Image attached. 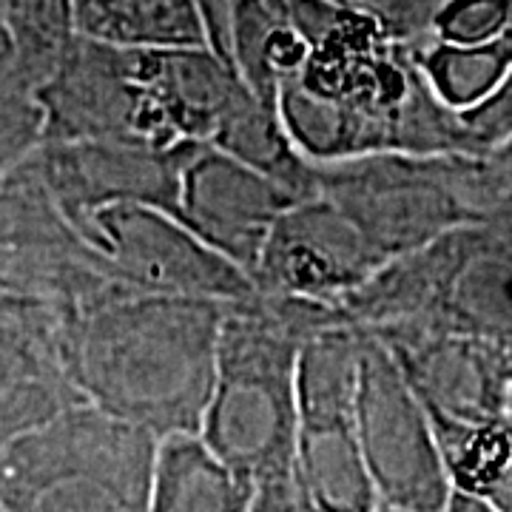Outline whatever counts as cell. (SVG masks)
I'll use <instances>...</instances> for the list:
<instances>
[{"mask_svg": "<svg viewBox=\"0 0 512 512\" xmlns=\"http://www.w3.org/2000/svg\"><path fill=\"white\" fill-rule=\"evenodd\" d=\"M228 60L305 163L490 157L430 92L413 43L333 0H228Z\"/></svg>", "mask_w": 512, "mask_h": 512, "instance_id": "obj_1", "label": "cell"}, {"mask_svg": "<svg viewBox=\"0 0 512 512\" xmlns=\"http://www.w3.org/2000/svg\"><path fill=\"white\" fill-rule=\"evenodd\" d=\"M228 302L128 291L83 316L72 376L83 396L157 439L200 433Z\"/></svg>", "mask_w": 512, "mask_h": 512, "instance_id": "obj_2", "label": "cell"}, {"mask_svg": "<svg viewBox=\"0 0 512 512\" xmlns=\"http://www.w3.org/2000/svg\"><path fill=\"white\" fill-rule=\"evenodd\" d=\"M256 291L228 302L222 316L217 370L200 436L256 487L296 481L299 348L313 328L339 319V313L302 319L311 302Z\"/></svg>", "mask_w": 512, "mask_h": 512, "instance_id": "obj_3", "label": "cell"}, {"mask_svg": "<svg viewBox=\"0 0 512 512\" xmlns=\"http://www.w3.org/2000/svg\"><path fill=\"white\" fill-rule=\"evenodd\" d=\"M393 336H461L512 350V220L478 222L393 259L339 308Z\"/></svg>", "mask_w": 512, "mask_h": 512, "instance_id": "obj_4", "label": "cell"}, {"mask_svg": "<svg viewBox=\"0 0 512 512\" xmlns=\"http://www.w3.org/2000/svg\"><path fill=\"white\" fill-rule=\"evenodd\" d=\"M160 439L89 399L0 450L6 512H148Z\"/></svg>", "mask_w": 512, "mask_h": 512, "instance_id": "obj_5", "label": "cell"}, {"mask_svg": "<svg viewBox=\"0 0 512 512\" xmlns=\"http://www.w3.org/2000/svg\"><path fill=\"white\" fill-rule=\"evenodd\" d=\"M359 376L362 328L336 319L305 336L296 367V481L313 512L382 507L356 427Z\"/></svg>", "mask_w": 512, "mask_h": 512, "instance_id": "obj_6", "label": "cell"}, {"mask_svg": "<svg viewBox=\"0 0 512 512\" xmlns=\"http://www.w3.org/2000/svg\"><path fill=\"white\" fill-rule=\"evenodd\" d=\"M356 427L384 507L404 512L447 510L453 481L433 419L396 353L365 328Z\"/></svg>", "mask_w": 512, "mask_h": 512, "instance_id": "obj_7", "label": "cell"}, {"mask_svg": "<svg viewBox=\"0 0 512 512\" xmlns=\"http://www.w3.org/2000/svg\"><path fill=\"white\" fill-rule=\"evenodd\" d=\"M77 234L131 291L217 302H239L256 293L254 279L237 262L157 205L114 202L97 208Z\"/></svg>", "mask_w": 512, "mask_h": 512, "instance_id": "obj_8", "label": "cell"}, {"mask_svg": "<svg viewBox=\"0 0 512 512\" xmlns=\"http://www.w3.org/2000/svg\"><path fill=\"white\" fill-rule=\"evenodd\" d=\"M393 259L342 205L313 194L274 222L254 268L259 293L339 311Z\"/></svg>", "mask_w": 512, "mask_h": 512, "instance_id": "obj_9", "label": "cell"}, {"mask_svg": "<svg viewBox=\"0 0 512 512\" xmlns=\"http://www.w3.org/2000/svg\"><path fill=\"white\" fill-rule=\"evenodd\" d=\"M305 200L291 185L217 146L191 143L180 168L177 217L254 279L274 222Z\"/></svg>", "mask_w": 512, "mask_h": 512, "instance_id": "obj_10", "label": "cell"}, {"mask_svg": "<svg viewBox=\"0 0 512 512\" xmlns=\"http://www.w3.org/2000/svg\"><path fill=\"white\" fill-rule=\"evenodd\" d=\"M256 490L200 433H177L157 444L148 512H248Z\"/></svg>", "mask_w": 512, "mask_h": 512, "instance_id": "obj_11", "label": "cell"}, {"mask_svg": "<svg viewBox=\"0 0 512 512\" xmlns=\"http://www.w3.org/2000/svg\"><path fill=\"white\" fill-rule=\"evenodd\" d=\"M69 23L86 40L126 49L211 46L200 0H66Z\"/></svg>", "mask_w": 512, "mask_h": 512, "instance_id": "obj_12", "label": "cell"}, {"mask_svg": "<svg viewBox=\"0 0 512 512\" xmlns=\"http://www.w3.org/2000/svg\"><path fill=\"white\" fill-rule=\"evenodd\" d=\"M413 55L421 77L441 106L464 117L481 109L512 74V26L504 35L487 43H441L421 40L413 43Z\"/></svg>", "mask_w": 512, "mask_h": 512, "instance_id": "obj_13", "label": "cell"}, {"mask_svg": "<svg viewBox=\"0 0 512 512\" xmlns=\"http://www.w3.org/2000/svg\"><path fill=\"white\" fill-rule=\"evenodd\" d=\"M453 490L498 501L512 490V416L487 421L433 419Z\"/></svg>", "mask_w": 512, "mask_h": 512, "instance_id": "obj_14", "label": "cell"}, {"mask_svg": "<svg viewBox=\"0 0 512 512\" xmlns=\"http://www.w3.org/2000/svg\"><path fill=\"white\" fill-rule=\"evenodd\" d=\"M512 26V0H444L430 37L441 43H487Z\"/></svg>", "mask_w": 512, "mask_h": 512, "instance_id": "obj_15", "label": "cell"}, {"mask_svg": "<svg viewBox=\"0 0 512 512\" xmlns=\"http://www.w3.org/2000/svg\"><path fill=\"white\" fill-rule=\"evenodd\" d=\"M333 3L376 18L399 40L421 43L430 37L433 18L444 0H333Z\"/></svg>", "mask_w": 512, "mask_h": 512, "instance_id": "obj_16", "label": "cell"}, {"mask_svg": "<svg viewBox=\"0 0 512 512\" xmlns=\"http://www.w3.org/2000/svg\"><path fill=\"white\" fill-rule=\"evenodd\" d=\"M248 512H313L299 481H276L256 490Z\"/></svg>", "mask_w": 512, "mask_h": 512, "instance_id": "obj_17", "label": "cell"}, {"mask_svg": "<svg viewBox=\"0 0 512 512\" xmlns=\"http://www.w3.org/2000/svg\"><path fill=\"white\" fill-rule=\"evenodd\" d=\"M444 512H498L490 504V501H484V498H476V495H467V493H458L453 490L450 495V504H447V510Z\"/></svg>", "mask_w": 512, "mask_h": 512, "instance_id": "obj_18", "label": "cell"}, {"mask_svg": "<svg viewBox=\"0 0 512 512\" xmlns=\"http://www.w3.org/2000/svg\"><path fill=\"white\" fill-rule=\"evenodd\" d=\"M495 163L501 165V171H504V177H507V183H510L512 188V151L510 148H498V151H493Z\"/></svg>", "mask_w": 512, "mask_h": 512, "instance_id": "obj_19", "label": "cell"}, {"mask_svg": "<svg viewBox=\"0 0 512 512\" xmlns=\"http://www.w3.org/2000/svg\"><path fill=\"white\" fill-rule=\"evenodd\" d=\"M376 512H404V510H396V507H384V504H382V507H379Z\"/></svg>", "mask_w": 512, "mask_h": 512, "instance_id": "obj_20", "label": "cell"}, {"mask_svg": "<svg viewBox=\"0 0 512 512\" xmlns=\"http://www.w3.org/2000/svg\"><path fill=\"white\" fill-rule=\"evenodd\" d=\"M0 512H6V510H3V504H0Z\"/></svg>", "mask_w": 512, "mask_h": 512, "instance_id": "obj_21", "label": "cell"}]
</instances>
